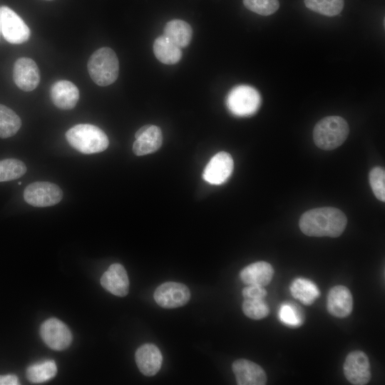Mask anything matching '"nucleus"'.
<instances>
[{"mask_svg":"<svg viewBox=\"0 0 385 385\" xmlns=\"http://www.w3.org/2000/svg\"><path fill=\"white\" fill-rule=\"evenodd\" d=\"M346 224L344 213L332 207L308 210L301 216L299 222L301 231L311 237H339L345 230Z\"/></svg>","mask_w":385,"mask_h":385,"instance_id":"1","label":"nucleus"},{"mask_svg":"<svg viewBox=\"0 0 385 385\" xmlns=\"http://www.w3.org/2000/svg\"><path fill=\"white\" fill-rule=\"evenodd\" d=\"M69 145L83 154H93L105 150L109 144L106 134L96 125L77 124L66 133Z\"/></svg>","mask_w":385,"mask_h":385,"instance_id":"2","label":"nucleus"},{"mask_svg":"<svg viewBox=\"0 0 385 385\" xmlns=\"http://www.w3.org/2000/svg\"><path fill=\"white\" fill-rule=\"evenodd\" d=\"M349 133L347 122L340 116H327L320 120L313 130L315 145L326 150L339 147Z\"/></svg>","mask_w":385,"mask_h":385,"instance_id":"3","label":"nucleus"},{"mask_svg":"<svg viewBox=\"0 0 385 385\" xmlns=\"http://www.w3.org/2000/svg\"><path fill=\"white\" fill-rule=\"evenodd\" d=\"M88 73L93 81L100 86L114 83L118 76V58L113 49L102 47L96 50L88 61Z\"/></svg>","mask_w":385,"mask_h":385,"instance_id":"4","label":"nucleus"},{"mask_svg":"<svg viewBox=\"0 0 385 385\" xmlns=\"http://www.w3.org/2000/svg\"><path fill=\"white\" fill-rule=\"evenodd\" d=\"M261 104V97L258 91L247 85L233 88L226 98L228 110L235 115L250 116L256 113Z\"/></svg>","mask_w":385,"mask_h":385,"instance_id":"5","label":"nucleus"},{"mask_svg":"<svg viewBox=\"0 0 385 385\" xmlns=\"http://www.w3.org/2000/svg\"><path fill=\"white\" fill-rule=\"evenodd\" d=\"M0 29L3 37L10 43H23L31 35L24 20L6 6H0Z\"/></svg>","mask_w":385,"mask_h":385,"instance_id":"6","label":"nucleus"},{"mask_svg":"<svg viewBox=\"0 0 385 385\" xmlns=\"http://www.w3.org/2000/svg\"><path fill=\"white\" fill-rule=\"evenodd\" d=\"M63 197L61 189L56 184L38 181L27 185L24 192V200L29 205L38 207H49L58 203Z\"/></svg>","mask_w":385,"mask_h":385,"instance_id":"7","label":"nucleus"},{"mask_svg":"<svg viewBox=\"0 0 385 385\" xmlns=\"http://www.w3.org/2000/svg\"><path fill=\"white\" fill-rule=\"evenodd\" d=\"M346 379L354 385H365L371 379L370 362L367 355L359 350L349 353L343 365Z\"/></svg>","mask_w":385,"mask_h":385,"instance_id":"8","label":"nucleus"},{"mask_svg":"<svg viewBox=\"0 0 385 385\" xmlns=\"http://www.w3.org/2000/svg\"><path fill=\"white\" fill-rule=\"evenodd\" d=\"M40 334L48 346L57 351L68 348L72 342V334L69 328L56 318L44 321L40 327Z\"/></svg>","mask_w":385,"mask_h":385,"instance_id":"9","label":"nucleus"},{"mask_svg":"<svg viewBox=\"0 0 385 385\" xmlns=\"http://www.w3.org/2000/svg\"><path fill=\"white\" fill-rule=\"evenodd\" d=\"M153 297L161 307L173 309L187 304L190 298V292L184 284L167 282L156 288Z\"/></svg>","mask_w":385,"mask_h":385,"instance_id":"10","label":"nucleus"},{"mask_svg":"<svg viewBox=\"0 0 385 385\" xmlns=\"http://www.w3.org/2000/svg\"><path fill=\"white\" fill-rule=\"evenodd\" d=\"M234 168L232 156L222 151L215 154L205 166L202 178L212 185H221L230 177Z\"/></svg>","mask_w":385,"mask_h":385,"instance_id":"11","label":"nucleus"},{"mask_svg":"<svg viewBox=\"0 0 385 385\" xmlns=\"http://www.w3.org/2000/svg\"><path fill=\"white\" fill-rule=\"evenodd\" d=\"M13 78L15 84L24 91L34 90L40 82V71L34 60L27 57L18 58L14 63Z\"/></svg>","mask_w":385,"mask_h":385,"instance_id":"12","label":"nucleus"},{"mask_svg":"<svg viewBox=\"0 0 385 385\" xmlns=\"http://www.w3.org/2000/svg\"><path fill=\"white\" fill-rule=\"evenodd\" d=\"M133 151L136 155H144L158 150L163 143L160 128L154 125H145L137 130Z\"/></svg>","mask_w":385,"mask_h":385,"instance_id":"13","label":"nucleus"},{"mask_svg":"<svg viewBox=\"0 0 385 385\" xmlns=\"http://www.w3.org/2000/svg\"><path fill=\"white\" fill-rule=\"evenodd\" d=\"M232 369L239 385H264L267 383L264 369L252 361L237 359L232 363Z\"/></svg>","mask_w":385,"mask_h":385,"instance_id":"14","label":"nucleus"},{"mask_svg":"<svg viewBox=\"0 0 385 385\" xmlns=\"http://www.w3.org/2000/svg\"><path fill=\"white\" fill-rule=\"evenodd\" d=\"M329 313L338 318L348 317L352 312L353 298L349 289L344 285L333 287L327 296Z\"/></svg>","mask_w":385,"mask_h":385,"instance_id":"15","label":"nucleus"},{"mask_svg":"<svg viewBox=\"0 0 385 385\" xmlns=\"http://www.w3.org/2000/svg\"><path fill=\"white\" fill-rule=\"evenodd\" d=\"M102 287L111 294L125 297L129 291V279L123 265L112 264L101 278Z\"/></svg>","mask_w":385,"mask_h":385,"instance_id":"16","label":"nucleus"},{"mask_svg":"<svg viewBox=\"0 0 385 385\" xmlns=\"http://www.w3.org/2000/svg\"><path fill=\"white\" fill-rule=\"evenodd\" d=\"M50 96L53 103L62 110H71L78 103L79 91L71 81L61 80L54 82L51 86Z\"/></svg>","mask_w":385,"mask_h":385,"instance_id":"17","label":"nucleus"},{"mask_svg":"<svg viewBox=\"0 0 385 385\" xmlns=\"http://www.w3.org/2000/svg\"><path fill=\"white\" fill-rule=\"evenodd\" d=\"M135 358L140 371L148 376L156 374L163 362L160 351L153 344L140 346L135 351Z\"/></svg>","mask_w":385,"mask_h":385,"instance_id":"18","label":"nucleus"},{"mask_svg":"<svg viewBox=\"0 0 385 385\" xmlns=\"http://www.w3.org/2000/svg\"><path fill=\"white\" fill-rule=\"evenodd\" d=\"M274 272V269L270 263L260 261L244 267L240 272V277L246 284L264 287L272 281Z\"/></svg>","mask_w":385,"mask_h":385,"instance_id":"19","label":"nucleus"},{"mask_svg":"<svg viewBox=\"0 0 385 385\" xmlns=\"http://www.w3.org/2000/svg\"><path fill=\"white\" fill-rule=\"evenodd\" d=\"M180 48L164 35L158 36L153 43V52L156 58L166 65L175 64L181 59Z\"/></svg>","mask_w":385,"mask_h":385,"instance_id":"20","label":"nucleus"},{"mask_svg":"<svg viewBox=\"0 0 385 385\" xmlns=\"http://www.w3.org/2000/svg\"><path fill=\"white\" fill-rule=\"evenodd\" d=\"M163 35L180 48L187 46L192 36V29L186 21L173 19L166 23Z\"/></svg>","mask_w":385,"mask_h":385,"instance_id":"21","label":"nucleus"},{"mask_svg":"<svg viewBox=\"0 0 385 385\" xmlns=\"http://www.w3.org/2000/svg\"><path fill=\"white\" fill-rule=\"evenodd\" d=\"M292 297L305 305L312 304L319 296L320 292L312 281L299 277L294 279L289 287Z\"/></svg>","mask_w":385,"mask_h":385,"instance_id":"22","label":"nucleus"},{"mask_svg":"<svg viewBox=\"0 0 385 385\" xmlns=\"http://www.w3.org/2000/svg\"><path fill=\"white\" fill-rule=\"evenodd\" d=\"M57 366L53 360H45L30 365L26 371L28 380L33 383L46 382L53 378Z\"/></svg>","mask_w":385,"mask_h":385,"instance_id":"23","label":"nucleus"},{"mask_svg":"<svg viewBox=\"0 0 385 385\" xmlns=\"http://www.w3.org/2000/svg\"><path fill=\"white\" fill-rule=\"evenodd\" d=\"M21 126L19 116L11 108L0 104V138L14 135Z\"/></svg>","mask_w":385,"mask_h":385,"instance_id":"24","label":"nucleus"},{"mask_svg":"<svg viewBox=\"0 0 385 385\" xmlns=\"http://www.w3.org/2000/svg\"><path fill=\"white\" fill-rule=\"evenodd\" d=\"M307 9L327 16L338 15L343 9L344 0H304Z\"/></svg>","mask_w":385,"mask_h":385,"instance_id":"25","label":"nucleus"},{"mask_svg":"<svg viewBox=\"0 0 385 385\" xmlns=\"http://www.w3.org/2000/svg\"><path fill=\"white\" fill-rule=\"evenodd\" d=\"M26 172L25 164L14 158L0 160V182L18 179Z\"/></svg>","mask_w":385,"mask_h":385,"instance_id":"26","label":"nucleus"},{"mask_svg":"<svg viewBox=\"0 0 385 385\" xmlns=\"http://www.w3.org/2000/svg\"><path fill=\"white\" fill-rule=\"evenodd\" d=\"M278 317L281 322L289 327H298L304 322L301 309L289 302H284L280 305Z\"/></svg>","mask_w":385,"mask_h":385,"instance_id":"27","label":"nucleus"},{"mask_svg":"<svg viewBox=\"0 0 385 385\" xmlns=\"http://www.w3.org/2000/svg\"><path fill=\"white\" fill-rule=\"evenodd\" d=\"M242 307L244 314L252 319H263L270 313V308L263 299H245Z\"/></svg>","mask_w":385,"mask_h":385,"instance_id":"28","label":"nucleus"},{"mask_svg":"<svg viewBox=\"0 0 385 385\" xmlns=\"http://www.w3.org/2000/svg\"><path fill=\"white\" fill-rule=\"evenodd\" d=\"M243 4L250 11L262 16H270L279 7L278 0H243Z\"/></svg>","mask_w":385,"mask_h":385,"instance_id":"29","label":"nucleus"},{"mask_svg":"<svg viewBox=\"0 0 385 385\" xmlns=\"http://www.w3.org/2000/svg\"><path fill=\"white\" fill-rule=\"evenodd\" d=\"M369 183L375 197L385 201V171L381 167H374L369 173Z\"/></svg>","mask_w":385,"mask_h":385,"instance_id":"30","label":"nucleus"},{"mask_svg":"<svg viewBox=\"0 0 385 385\" xmlns=\"http://www.w3.org/2000/svg\"><path fill=\"white\" fill-rule=\"evenodd\" d=\"M267 291L260 285L250 284L242 289V296L245 299H265Z\"/></svg>","mask_w":385,"mask_h":385,"instance_id":"31","label":"nucleus"},{"mask_svg":"<svg viewBox=\"0 0 385 385\" xmlns=\"http://www.w3.org/2000/svg\"><path fill=\"white\" fill-rule=\"evenodd\" d=\"M19 380L16 375L7 374L0 375V385H17Z\"/></svg>","mask_w":385,"mask_h":385,"instance_id":"32","label":"nucleus"},{"mask_svg":"<svg viewBox=\"0 0 385 385\" xmlns=\"http://www.w3.org/2000/svg\"><path fill=\"white\" fill-rule=\"evenodd\" d=\"M18 184H19V185H21V182H19V183H18Z\"/></svg>","mask_w":385,"mask_h":385,"instance_id":"33","label":"nucleus"},{"mask_svg":"<svg viewBox=\"0 0 385 385\" xmlns=\"http://www.w3.org/2000/svg\"><path fill=\"white\" fill-rule=\"evenodd\" d=\"M1 29H0V36H1Z\"/></svg>","mask_w":385,"mask_h":385,"instance_id":"34","label":"nucleus"},{"mask_svg":"<svg viewBox=\"0 0 385 385\" xmlns=\"http://www.w3.org/2000/svg\"><path fill=\"white\" fill-rule=\"evenodd\" d=\"M47 1H51V0H47Z\"/></svg>","mask_w":385,"mask_h":385,"instance_id":"35","label":"nucleus"}]
</instances>
